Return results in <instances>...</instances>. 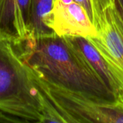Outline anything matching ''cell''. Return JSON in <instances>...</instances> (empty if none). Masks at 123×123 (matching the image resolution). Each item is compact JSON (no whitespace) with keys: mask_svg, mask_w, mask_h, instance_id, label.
<instances>
[{"mask_svg":"<svg viewBox=\"0 0 123 123\" xmlns=\"http://www.w3.org/2000/svg\"><path fill=\"white\" fill-rule=\"evenodd\" d=\"M14 48L37 79L115 101L113 92L74 37L52 33L29 39Z\"/></svg>","mask_w":123,"mask_h":123,"instance_id":"1","label":"cell"},{"mask_svg":"<svg viewBox=\"0 0 123 123\" xmlns=\"http://www.w3.org/2000/svg\"><path fill=\"white\" fill-rule=\"evenodd\" d=\"M0 110L26 123H66L14 46L0 38Z\"/></svg>","mask_w":123,"mask_h":123,"instance_id":"2","label":"cell"},{"mask_svg":"<svg viewBox=\"0 0 123 123\" xmlns=\"http://www.w3.org/2000/svg\"><path fill=\"white\" fill-rule=\"evenodd\" d=\"M33 76L66 123H123V104L55 85Z\"/></svg>","mask_w":123,"mask_h":123,"instance_id":"3","label":"cell"},{"mask_svg":"<svg viewBox=\"0 0 123 123\" xmlns=\"http://www.w3.org/2000/svg\"><path fill=\"white\" fill-rule=\"evenodd\" d=\"M94 26L97 36L87 40L105 60L115 80V101L123 105V27L115 1L103 11Z\"/></svg>","mask_w":123,"mask_h":123,"instance_id":"4","label":"cell"},{"mask_svg":"<svg viewBox=\"0 0 123 123\" xmlns=\"http://www.w3.org/2000/svg\"><path fill=\"white\" fill-rule=\"evenodd\" d=\"M46 25L60 37L88 39L95 37L98 34L84 7L76 1L69 4L53 1Z\"/></svg>","mask_w":123,"mask_h":123,"instance_id":"5","label":"cell"},{"mask_svg":"<svg viewBox=\"0 0 123 123\" xmlns=\"http://www.w3.org/2000/svg\"><path fill=\"white\" fill-rule=\"evenodd\" d=\"M31 0H0V38L18 46L29 39Z\"/></svg>","mask_w":123,"mask_h":123,"instance_id":"6","label":"cell"},{"mask_svg":"<svg viewBox=\"0 0 123 123\" xmlns=\"http://www.w3.org/2000/svg\"><path fill=\"white\" fill-rule=\"evenodd\" d=\"M53 1L54 0H31L29 39L54 33L46 25Z\"/></svg>","mask_w":123,"mask_h":123,"instance_id":"7","label":"cell"},{"mask_svg":"<svg viewBox=\"0 0 123 123\" xmlns=\"http://www.w3.org/2000/svg\"><path fill=\"white\" fill-rule=\"evenodd\" d=\"M74 39L115 96L116 92V84L105 60L87 39L83 37H74Z\"/></svg>","mask_w":123,"mask_h":123,"instance_id":"8","label":"cell"},{"mask_svg":"<svg viewBox=\"0 0 123 123\" xmlns=\"http://www.w3.org/2000/svg\"><path fill=\"white\" fill-rule=\"evenodd\" d=\"M115 0H89L92 11V22L96 24L99 17L108 6L115 2Z\"/></svg>","mask_w":123,"mask_h":123,"instance_id":"9","label":"cell"},{"mask_svg":"<svg viewBox=\"0 0 123 123\" xmlns=\"http://www.w3.org/2000/svg\"><path fill=\"white\" fill-rule=\"evenodd\" d=\"M0 123H26L25 121L0 110Z\"/></svg>","mask_w":123,"mask_h":123,"instance_id":"10","label":"cell"},{"mask_svg":"<svg viewBox=\"0 0 123 123\" xmlns=\"http://www.w3.org/2000/svg\"><path fill=\"white\" fill-rule=\"evenodd\" d=\"M115 4L123 14V0H115Z\"/></svg>","mask_w":123,"mask_h":123,"instance_id":"11","label":"cell"},{"mask_svg":"<svg viewBox=\"0 0 123 123\" xmlns=\"http://www.w3.org/2000/svg\"><path fill=\"white\" fill-rule=\"evenodd\" d=\"M55 2H58L63 4H69L74 1V0H54Z\"/></svg>","mask_w":123,"mask_h":123,"instance_id":"12","label":"cell"},{"mask_svg":"<svg viewBox=\"0 0 123 123\" xmlns=\"http://www.w3.org/2000/svg\"><path fill=\"white\" fill-rule=\"evenodd\" d=\"M116 6H117V5H116ZM117 9L118 15H119V18H120V22H121V24H122V25H123V13L120 12V10L118 9V7H117Z\"/></svg>","mask_w":123,"mask_h":123,"instance_id":"13","label":"cell"}]
</instances>
